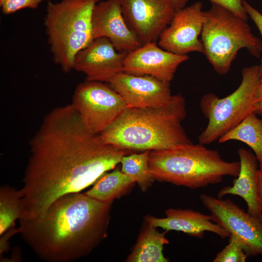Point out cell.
Masks as SVG:
<instances>
[{
    "mask_svg": "<svg viewBox=\"0 0 262 262\" xmlns=\"http://www.w3.org/2000/svg\"><path fill=\"white\" fill-rule=\"evenodd\" d=\"M29 146L30 157L19 189L22 204L19 219L39 216L61 196L80 192L132 151L107 144L99 134L90 132L71 103L50 111Z\"/></svg>",
    "mask_w": 262,
    "mask_h": 262,
    "instance_id": "cell-1",
    "label": "cell"
},
{
    "mask_svg": "<svg viewBox=\"0 0 262 262\" xmlns=\"http://www.w3.org/2000/svg\"><path fill=\"white\" fill-rule=\"evenodd\" d=\"M112 202L69 193L42 215L19 219V233L44 261L71 262L88 255L107 237Z\"/></svg>",
    "mask_w": 262,
    "mask_h": 262,
    "instance_id": "cell-2",
    "label": "cell"
},
{
    "mask_svg": "<svg viewBox=\"0 0 262 262\" xmlns=\"http://www.w3.org/2000/svg\"><path fill=\"white\" fill-rule=\"evenodd\" d=\"M186 116L180 94L157 107L127 108L99 134L107 144L129 150H156L192 142L181 125Z\"/></svg>",
    "mask_w": 262,
    "mask_h": 262,
    "instance_id": "cell-3",
    "label": "cell"
},
{
    "mask_svg": "<svg viewBox=\"0 0 262 262\" xmlns=\"http://www.w3.org/2000/svg\"><path fill=\"white\" fill-rule=\"evenodd\" d=\"M148 165L155 180L192 189L237 177L240 169L239 161H225L217 150L193 143L150 151Z\"/></svg>",
    "mask_w": 262,
    "mask_h": 262,
    "instance_id": "cell-4",
    "label": "cell"
},
{
    "mask_svg": "<svg viewBox=\"0 0 262 262\" xmlns=\"http://www.w3.org/2000/svg\"><path fill=\"white\" fill-rule=\"evenodd\" d=\"M100 0L48 1L44 26L54 62L63 71L73 69L76 55L93 40L92 15Z\"/></svg>",
    "mask_w": 262,
    "mask_h": 262,
    "instance_id": "cell-5",
    "label": "cell"
},
{
    "mask_svg": "<svg viewBox=\"0 0 262 262\" xmlns=\"http://www.w3.org/2000/svg\"><path fill=\"white\" fill-rule=\"evenodd\" d=\"M204 14L206 20L201 33L203 54L216 73H228L241 49L260 57L262 42L252 33L247 21L214 4Z\"/></svg>",
    "mask_w": 262,
    "mask_h": 262,
    "instance_id": "cell-6",
    "label": "cell"
},
{
    "mask_svg": "<svg viewBox=\"0 0 262 262\" xmlns=\"http://www.w3.org/2000/svg\"><path fill=\"white\" fill-rule=\"evenodd\" d=\"M242 82L231 94L220 98L213 93L202 97L200 107L208 124L198 137V143L210 144L239 124L255 112V96L260 80L258 65L242 70Z\"/></svg>",
    "mask_w": 262,
    "mask_h": 262,
    "instance_id": "cell-7",
    "label": "cell"
},
{
    "mask_svg": "<svg viewBox=\"0 0 262 262\" xmlns=\"http://www.w3.org/2000/svg\"><path fill=\"white\" fill-rule=\"evenodd\" d=\"M71 104L85 127L94 134L104 131L127 108L109 85L94 81L86 80L77 86Z\"/></svg>",
    "mask_w": 262,
    "mask_h": 262,
    "instance_id": "cell-8",
    "label": "cell"
},
{
    "mask_svg": "<svg viewBox=\"0 0 262 262\" xmlns=\"http://www.w3.org/2000/svg\"><path fill=\"white\" fill-rule=\"evenodd\" d=\"M199 199L213 221L235 236L248 257L262 255V219L246 212L229 199L201 194Z\"/></svg>",
    "mask_w": 262,
    "mask_h": 262,
    "instance_id": "cell-9",
    "label": "cell"
},
{
    "mask_svg": "<svg viewBox=\"0 0 262 262\" xmlns=\"http://www.w3.org/2000/svg\"><path fill=\"white\" fill-rule=\"evenodd\" d=\"M124 17L142 45L158 42L176 12L172 0H119Z\"/></svg>",
    "mask_w": 262,
    "mask_h": 262,
    "instance_id": "cell-10",
    "label": "cell"
},
{
    "mask_svg": "<svg viewBox=\"0 0 262 262\" xmlns=\"http://www.w3.org/2000/svg\"><path fill=\"white\" fill-rule=\"evenodd\" d=\"M203 4L196 1L176 11L169 25L161 33L157 43L162 49L179 55L193 52L204 53L198 38L206 20Z\"/></svg>",
    "mask_w": 262,
    "mask_h": 262,
    "instance_id": "cell-11",
    "label": "cell"
},
{
    "mask_svg": "<svg viewBox=\"0 0 262 262\" xmlns=\"http://www.w3.org/2000/svg\"><path fill=\"white\" fill-rule=\"evenodd\" d=\"M108 83L121 97L127 108L163 106L172 96L170 82L149 75L137 76L122 72Z\"/></svg>",
    "mask_w": 262,
    "mask_h": 262,
    "instance_id": "cell-12",
    "label": "cell"
},
{
    "mask_svg": "<svg viewBox=\"0 0 262 262\" xmlns=\"http://www.w3.org/2000/svg\"><path fill=\"white\" fill-rule=\"evenodd\" d=\"M117 51L107 38L94 39L76 55L73 69L84 74L88 81L109 83L123 72L127 52Z\"/></svg>",
    "mask_w": 262,
    "mask_h": 262,
    "instance_id": "cell-13",
    "label": "cell"
},
{
    "mask_svg": "<svg viewBox=\"0 0 262 262\" xmlns=\"http://www.w3.org/2000/svg\"><path fill=\"white\" fill-rule=\"evenodd\" d=\"M189 59L188 55L169 52L157 42H150L127 53L123 72L137 76L149 75L170 82L179 66Z\"/></svg>",
    "mask_w": 262,
    "mask_h": 262,
    "instance_id": "cell-14",
    "label": "cell"
},
{
    "mask_svg": "<svg viewBox=\"0 0 262 262\" xmlns=\"http://www.w3.org/2000/svg\"><path fill=\"white\" fill-rule=\"evenodd\" d=\"M91 23L93 39L106 38L118 51L128 53L142 45L128 25L119 0L99 1L93 9Z\"/></svg>",
    "mask_w": 262,
    "mask_h": 262,
    "instance_id": "cell-15",
    "label": "cell"
},
{
    "mask_svg": "<svg viewBox=\"0 0 262 262\" xmlns=\"http://www.w3.org/2000/svg\"><path fill=\"white\" fill-rule=\"evenodd\" d=\"M165 213L166 217L164 218L147 215L145 217V221L167 231H182L197 238H202L206 231L214 233L222 238L230 236L228 231L213 221L211 214H205L189 209L174 208L168 209Z\"/></svg>",
    "mask_w": 262,
    "mask_h": 262,
    "instance_id": "cell-16",
    "label": "cell"
},
{
    "mask_svg": "<svg viewBox=\"0 0 262 262\" xmlns=\"http://www.w3.org/2000/svg\"><path fill=\"white\" fill-rule=\"evenodd\" d=\"M237 152L240 163L239 175L233 180L232 186L224 187L218 191L217 197L238 196L246 202L248 213L262 219L258 193V160L255 154L245 148H240Z\"/></svg>",
    "mask_w": 262,
    "mask_h": 262,
    "instance_id": "cell-17",
    "label": "cell"
},
{
    "mask_svg": "<svg viewBox=\"0 0 262 262\" xmlns=\"http://www.w3.org/2000/svg\"><path fill=\"white\" fill-rule=\"evenodd\" d=\"M146 222V221H145ZM156 227L146 222L138 237L127 262H167L168 260L163 254L164 245L169 244L165 235L167 231L161 232Z\"/></svg>",
    "mask_w": 262,
    "mask_h": 262,
    "instance_id": "cell-18",
    "label": "cell"
},
{
    "mask_svg": "<svg viewBox=\"0 0 262 262\" xmlns=\"http://www.w3.org/2000/svg\"><path fill=\"white\" fill-rule=\"evenodd\" d=\"M85 193L98 201L109 202L126 194L136 183L118 169L102 175Z\"/></svg>",
    "mask_w": 262,
    "mask_h": 262,
    "instance_id": "cell-19",
    "label": "cell"
},
{
    "mask_svg": "<svg viewBox=\"0 0 262 262\" xmlns=\"http://www.w3.org/2000/svg\"><path fill=\"white\" fill-rule=\"evenodd\" d=\"M230 140L239 141L249 146L258 160L259 169H262V119L257 115L251 113L218 141L223 143Z\"/></svg>",
    "mask_w": 262,
    "mask_h": 262,
    "instance_id": "cell-20",
    "label": "cell"
},
{
    "mask_svg": "<svg viewBox=\"0 0 262 262\" xmlns=\"http://www.w3.org/2000/svg\"><path fill=\"white\" fill-rule=\"evenodd\" d=\"M22 214L19 190L7 185L0 189V235L15 227V222Z\"/></svg>",
    "mask_w": 262,
    "mask_h": 262,
    "instance_id": "cell-21",
    "label": "cell"
},
{
    "mask_svg": "<svg viewBox=\"0 0 262 262\" xmlns=\"http://www.w3.org/2000/svg\"><path fill=\"white\" fill-rule=\"evenodd\" d=\"M149 152V150H146L140 153H131L124 156L120 162L121 171L131 177L143 192L146 191L155 180L148 165Z\"/></svg>",
    "mask_w": 262,
    "mask_h": 262,
    "instance_id": "cell-22",
    "label": "cell"
},
{
    "mask_svg": "<svg viewBox=\"0 0 262 262\" xmlns=\"http://www.w3.org/2000/svg\"><path fill=\"white\" fill-rule=\"evenodd\" d=\"M248 256L238 239L234 235L229 237V243L218 253L213 262H245Z\"/></svg>",
    "mask_w": 262,
    "mask_h": 262,
    "instance_id": "cell-23",
    "label": "cell"
},
{
    "mask_svg": "<svg viewBox=\"0 0 262 262\" xmlns=\"http://www.w3.org/2000/svg\"><path fill=\"white\" fill-rule=\"evenodd\" d=\"M44 0H0L2 13L10 15L25 9H36Z\"/></svg>",
    "mask_w": 262,
    "mask_h": 262,
    "instance_id": "cell-24",
    "label": "cell"
},
{
    "mask_svg": "<svg viewBox=\"0 0 262 262\" xmlns=\"http://www.w3.org/2000/svg\"><path fill=\"white\" fill-rule=\"evenodd\" d=\"M212 4L221 6L247 21L248 15L243 5L244 0H209Z\"/></svg>",
    "mask_w": 262,
    "mask_h": 262,
    "instance_id": "cell-25",
    "label": "cell"
},
{
    "mask_svg": "<svg viewBox=\"0 0 262 262\" xmlns=\"http://www.w3.org/2000/svg\"><path fill=\"white\" fill-rule=\"evenodd\" d=\"M243 5L248 16L250 17L257 27L262 37V14L245 0L243 1ZM261 63H262V57Z\"/></svg>",
    "mask_w": 262,
    "mask_h": 262,
    "instance_id": "cell-26",
    "label": "cell"
},
{
    "mask_svg": "<svg viewBox=\"0 0 262 262\" xmlns=\"http://www.w3.org/2000/svg\"><path fill=\"white\" fill-rule=\"evenodd\" d=\"M17 233H19L18 229H16L14 227L9 229L0 235V254L1 256L9 250V245L8 241L10 238Z\"/></svg>",
    "mask_w": 262,
    "mask_h": 262,
    "instance_id": "cell-27",
    "label": "cell"
},
{
    "mask_svg": "<svg viewBox=\"0 0 262 262\" xmlns=\"http://www.w3.org/2000/svg\"><path fill=\"white\" fill-rule=\"evenodd\" d=\"M259 67L260 80L256 93L254 113L262 116V63H261Z\"/></svg>",
    "mask_w": 262,
    "mask_h": 262,
    "instance_id": "cell-28",
    "label": "cell"
},
{
    "mask_svg": "<svg viewBox=\"0 0 262 262\" xmlns=\"http://www.w3.org/2000/svg\"><path fill=\"white\" fill-rule=\"evenodd\" d=\"M258 193L262 216V169H259L257 172Z\"/></svg>",
    "mask_w": 262,
    "mask_h": 262,
    "instance_id": "cell-29",
    "label": "cell"
},
{
    "mask_svg": "<svg viewBox=\"0 0 262 262\" xmlns=\"http://www.w3.org/2000/svg\"><path fill=\"white\" fill-rule=\"evenodd\" d=\"M172 1L177 11L186 7L189 0H172Z\"/></svg>",
    "mask_w": 262,
    "mask_h": 262,
    "instance_id": "cell-30",
    "label": "cell"
}]
</instances>
